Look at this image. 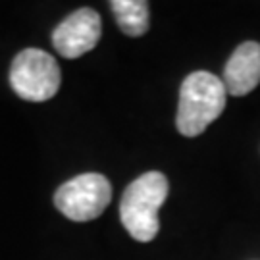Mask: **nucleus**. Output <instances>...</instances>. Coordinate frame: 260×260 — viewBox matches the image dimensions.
Returning <instances> with one entry per match:
<instances>
[{
	"label": "nucleus",
	"instance_id": "nucleus-1",
	"mask_svg": "<svg viewBox=\"0 0 260 260\" xmlns=\"http://www.w3.org/2000/svg\"><path fill=\"white\" fill-rule=\"evenodd\" d=\"M225 87L218 75L193 72L183 79L177 106V131L185 137H197L220 118L225 108Z\"/></svg>",
	"mask_w": 260,
	"mask_h": 260
},
{
	"label": "nucleus",
	"instance_id": "nucleus-2",
	"mask_svg": "<svg viewBox=\"0 0 260 260\" xmlns=\"http://www.w3.org/2000/svg\"><path fill=\"white\" fill-rule=\"evenodd\" d=\"M168 179L160 172H147L123 191L120 218L135 241L149 243L158 235V210L168 197Z\"/></svg>",
	"mask_w": 260,
	"mask_h": 260
},
{
	"label": "nucleus",
	"instance_id": "nucleus-3",
	"mask_svg": "<svg viewBox=\"0 0 260 260\" xmlns=\"http://www.w3.org/2000/svg\"><path fill=\"white\" fill-rule=\"evenodd\" d=\"M60 66L54 56L39 48L21 50L10 68V83L18 96L29 103H45L60 89Z\"/></svg>",
	"mask_w": 260,
	"mask_h": 260
},
{
	"label": "nucleus",
	"instance_id": "nucleus-4",
	"mask_svg": "<svg viewBox=\"0 0 260 260\" xmlns=\"http://www.w3.org/2000/svg\"><path fill=\"white\" fill-rule=\"evenodd\" d=\"M112 201V185L103 174H81L58 187L54 205L74 222L99 218Z\"/></svg>",
	"mask_w": 260,
	"mask_h": 260
},
{
	"label": "nucleus",
	"instance_id": "nucleus-5",
	"mask_svg": "<svg viewBox=\"0 0 260 260\" xmlns=\"http://www.w3.org/2000/svg\"><path fill=\"white\" fill-rule=\"evenodd\" d=\"M101 39V16L93 8L74 12L54 29L52 45L64 58H79L96 47Z\"/></svg>",
	"mask_w": 260,
	"mask_h": 260
},
{
	"label": "nucleus",
	"instance_id": "nucleus-6",
	"mask_svg": "<svg viewBox=\"0 0 260 260\" xmlns=\"http://www.w3.org/2000/svg\"><path fill=\"white\" fill-rule=\"evenodd\" d=\"M260 83V43L247 41L235 48L223 70V87L233 96H243Z\"/></svg>",
	"mask_w": 260,
	"mask_h": 260
},
{
	"label": "nucleus",
	"instance_id": "nucleus-7",
	"mask_svg": "<svg viewBox=\"0 0 260 260\" xmlns=\"http://www.w3.org/2000/svg\"><path fill=\"white\" fill-rule=\"evenodd\" d=\"M110 8L120 29L129 37H141L149 31V2L145 0H114Z\"/></svg>",
	"mask_w": 260,
	"mask_h": 260
}]
</instances>
